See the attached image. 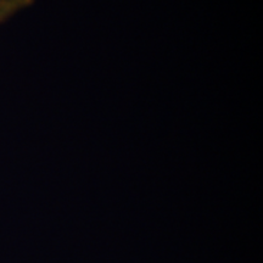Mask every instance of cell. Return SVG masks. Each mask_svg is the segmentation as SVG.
<instances>
[{
    "label": "cell",
    "instance_id": "cell-1",
    "mask_svg": "<svg viewBox=\"0 0 263 263\" xmlns=\"http://www.w3.org/2000/svg\"><path fill=\"white\" fill-rule=\"evenodd\" d=\"M33 0H0V24L21 9L32 4Z\"/></svg>",
    "mask_w": 263,
    "mask_h": 263
}]
</instances>
